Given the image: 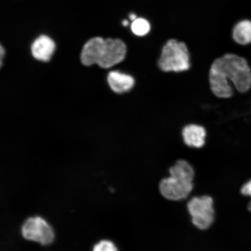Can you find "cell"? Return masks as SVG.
I'll return each mask as SVG.
<instances>
[{
    "instance_id": "obj_1",
    "label": "cell",
    "mask_w": 251,
    "mask_h": 251,
    "mask_svg": "<svg viewBox=\"0 0 251 251\" xmlns=\"http://www.w3.org/2000/svg\"><path fill=\"white\" fill-rule=\"evenodd\" d=\"M230 82L240 93L249 92L251 88V69L242 56L228 53L213 61L209 71V83L216 97L228 99L233 94Z\"/></svg>"
},
{
    "instance_id": "obj_2",
    "label": "cell",
    "mask_w": 251,
    "mask_h": 251,
    "mask_svg": "<svg viewBox=\"0 0 251 251\" xmlns=\"http://www.w3.org/2000/svg\"><path fill=\"white\" fill-rule=\"evenodd\" d=\"M195 176L193 166L185 160H178L169 169V176L160 181L159 190L168 200L178 201L189 196L193 189Z\"/></svg>"
},
{
    "instance_id": "obj_3",
    "label": "cell",
    "mask_w": 251,
    "mask_h": 251,
    "mask_svg": "<svg viewBox=\"0 0 251 251\" xmlns=\"http://www.w3.org/2000/svg\"><path fill=\"white\" fill-rule=\"evenodd\" d=\"M190 53L186 44L170 39L163 47L158 67L165 72L186 71L190 69Z\"/></svg>"
},
{
    "instance_id": "obj_4",
    "label": "cell",
    "mask_w": 251,
    "mask_h": 251,
    "mask_svg": "<svg viewBox=\"0 0 251 251\" xmlns=\"http://www.w3.org/2000/svg\"><path fill=\"white\" fill-rule=\"evenodd\" d=\"M187 207L191 221L197 228L205 230L211 226L215 221V209L211 197L202 196L191 198Z\"/></svg>"
},
{
    "instance_id": "obj_5",
    "label": "cell",
    "mask_w": 251,
    "mask_h": 251,
    "mask_svg": "<svg viewBox=\"0 0 251 251\" xmlns=\"http://www.w3.org/2000/svg\"><path fill=\"white\" fill-rule=\"evenodd\" d=\"M21 234L25 239L43 246L51 244L55 237L54 231L51 226L40 216L27 219L21 227Z\"/></svg>"
},
{
    "instance_id": "obj_6",
    "label": "cell",
    "mask_w": 251,
    "mask_h": 251,
    "mask_svg": "<svg viewBox=\"0 0 251 251\" xmlns=\"http://www.w3.org/2000/svg\"><path fill=\"white\" fill-rule=\"evenodd\" d=\"M127 52L126 44L121 39H105L104 48L98 65L109 68L123 61Z\"/></svg>"
},
{
    "instance_id": "obj_7",
    "label": "cell",
    "mask_w": 251,
    "mask_h": 251,
    "mask_svg": "<svg viewBox=\"0 0 251 251\" xmlns=\"http://www.w3.org/2000/svg\"><path fill=\"white\" fill-rule=\"evenodd\" d=\"M105 39L96 37L84 45L81 53V61L86 66L98 64L101 58Z\"/></svg>"
},
{
    "instance_id": "obj_8",
    "label": "cell",
    "mask_w": 251,
    "mask_h": 251,
    "mask_svg": "<svg viewBox=\"0 0 251 251\" xmlns=\"http://www.w3.org/2000/svg\"><path fill=\"white\" fill-rule=\"evenodd\" d=\"M55 45L50 37L40 36L34 41L31 53L34 58L41 61H49L55 51Z\"/></svg>"
},
{
    "instance_id": "obj_9",
    "label": "cell",
    "mask_w": 251,
    "mask_h": 251,
    "mask_svg": "<svg viewBox=\"0 0 251 251\" xmlns=\"http://www.w3.org/2000/svg\"><path fill=\"white\" fill-rule=\"evenodd\" d=\"M206 130L201 126L189 125L182 131L185 144L190 147L200 149L205 143Z\"/></svg>"
},
{
    "instance_id": "obj_10",
    "label": "cell",
    "mask_w": 251,
    "mask_h": 251,
    "mask_svg": "<svg viewBox=\"0 0 251 251\" xmlns=\"http://www.w3.org/2000/svg\"><path fill=\"white\" fill-rule=\"evenodd\" d=\"M108 82L114 92L122 94L128 92L132 89L135 81L130 75L119 71H112L108 75Z\"/></svg>"
},
{
    "instance_id": "obj_11",
    "label": "cell",
    "mask_w": 251,
    "mask_h": 251,
    "mask_svg": "<svg viewBox=\"0 0 251 251\" xmlns=\"http://www.w3.org/2000/svg\"><path fill=\"white\" fill-rule=\"evenodd\" d=\"M233 39L240 45L246 46L251 44V21L243 20L239 22L233 28Z\"/></svg>"
},
{
    "instance_id": "obj_12",
    "label": "cell",
    "mask_w": 251,
    "mask_h": 251,
    "mask_svg": "<svg viewBox=\"0 0 251 251\" xmlns=\"http://www.w3.org/2000/svg\"><path fill=\"white\" fill-rule=\"evenodd\" d=\"M132 32L137 36H144L150 32L151 25L145 18H137L132 22L131 25Z\"/></svg>"
},
{
    "instance_id": "obj_13",
    "label": "cell",
    "mask_w": 251,
    "mask_h": 251,
    "mask_svg": "<svg viewBox=\"0 0 251 251\" xmlns=\"http://www.w3.org/2000/svg\"><path fill=\"white\" fill-rule=\"evenodd\" d=\"M93 251H118V250L112 241L103 240L94 245Z\"/></svg>"
},
{
    "instance_id": "obj_14",
    "label": "cell",
    "mask_w": 251,
    "mask_h": 251,
    "mask_svg": "<svg viewBox=\"0 0 251 251\" xmlns=\"http://www.w3.org/2000/svg\"><path fill=\"white\" fill-rule=\"evenodd\" d=\"M241 193L244 196H249L251 197V179L248 181L241 187Z\"/></svg>"
},
{
    "instance_id": "obj_15",
    "label": "cell",
    "mask_w": 251,
    "mask_h": 251,
    "mask_svg": "<svg viewBox=\"0 0 251 251\" xmlns=\"http://www.w3.org/2000/svg\"><path fill=\"white\" fill-rule=\"evenodd\" d=\"M137 18V17L136 15H135L134 14H131L129 16V19L132 22L136 20Z\"/></svg>"
},
{
    "instance_id": "obj_16",
    "label": "cell",
    "mask_w": 251,
    "mask_h": 251,
    "mask_svg": "<svg viewBox=\"0 0 251 251\" xmlns=\"http://www.w3.org/2000/svg\"><path fill=\"white\" fill-rule=\"evenodd\" d=\"M0 52H1V65H2V57H3V56H4L5 54L4 50V49H3V47L2 46H1V51H0Z\"/></svg>"
},
{
    "instance_id": "obj_17",
    "label": "cell",
    "mask_w": 251,
    "mask_h": 251,
    "mask_svg": "<svg viewBox=\"0 0 251 251\" xmlns=\"http://www.w3.org/2000/svg\"><path fill=\"white\" fill-rule=\"evenodd\" d=\"M122 25H123L124 26H127L128 25V21L124 20L123 22H122Z\"/></svg>"
},
{
    "instance_id": "obj_18",
    "label": "cell",
    "mask_w": 251,
    "mask_h": 251,
    "mask_svg": "<svg viewBox=\"0 0 251 251\" xmlns=\"http://www.w3.org/2000/svg\"><path fill=\"white\" fill-rule=\"evenodd\" d=\"M248 209H249L250 212L251 213V201L249 203V205H248Z\"/></svg>"
}]
</instances>
